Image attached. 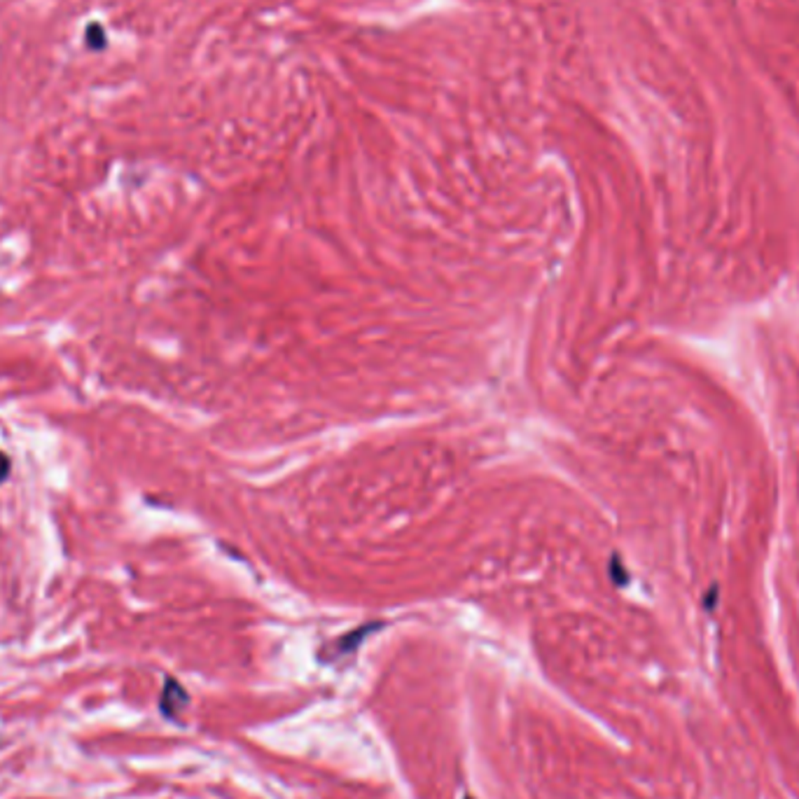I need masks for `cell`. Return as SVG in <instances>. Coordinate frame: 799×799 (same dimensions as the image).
Wrapping results in <instances>:
<instances>
[{
	"label": "cell",
	"instance_id": "cell-1",
	"mask_svg": "<svg viewBox=\"0 0 799 799\" xmlns=\"http://www.w3.org/2000/svg\"><path fill=\"white\" fill-rule=\"evenodd\" d=\"M187 704H190V696L182 690L181 683H175L173 678L166 680L164 692H162V711H164V715L175 717Z\"/></svg>",
	"mask_w": 799,
	"mask_h": 799
},
{
	"label": "cell",
	"instance_id": "cell-2",
	"mask_svg": "<svg viewBox=\"0 0 799 799\" xmlns=\"http://www.w3.org/2000/svg\"><path fill=\"white\" fill-rule=\"evenodd\" d=\"M12 472V460L5 451H0V484L7 482V477Z\"/></svg>",
	"mask_w": 799,
	"mask_h": 799
},
{
	"label": "cell",
	"instance_id": "cell-3",
	"mask_svg": "<svg viewBox=\"0 0 799 799\" xmlns=\"http://www.w3.org/2000/svg\"><path fill=\"white\" fill-rule=\"evenodd\" d=\"M466 799H472V797H466Z\"/></svg>",
	"mask_w": 799,
	"mask_h": 799
}]
</instances>
